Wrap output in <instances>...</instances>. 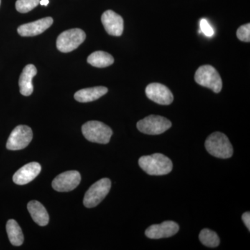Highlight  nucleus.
I'll return each instance as SVG.
<instances>
[{
    "mask_svg": "<svg viewBox=\"0 0 250 250\" xmlns=\"http://www.w3.org/2000/svg\"><path fill=\"white\" fill-rule=\"evenodd\" d=\"M33 139L32 130L26 125H18L10 134L6 143L9 150H20L29 146Z\"/></svg>",
    "mask_w": 250,
    "mask_h": 250,
    "instance_id": "obj_8",
    "label": "nucleus"
},
{
    "mask_svg": "<svg viewBox=\"0 0 250 250\" xmlns=\"http://www.w3.org/2000/svg\"><path fill=\"white\" fill-rule=\"evenodd\" d=\"M237 37L243 42H250V23L242 25L238 28L236 32Z\"/></svg>",
    "mask_w": 250,
    "mask_h": 250,
    "instance_id": "obj_22",
    "label": "nucleus"
},
{
    "mask_svg": "<svg viewBox=\"0 0 250 250\" xmlns=\"http://www.w3.org/2000/svg\"><path fill=\"white\" fill-rule=\"evenodd\" d=\"M53 24V19L51 17L42 18L34 22L22 24L18 28V32L21 36L30 37L42 34Z\"/></svg>",
    "mask_w": 250,
    "mask_h": 250,
    "instance_id": "obj_13",
    "label": "nucleus"
},
{
    "mask_svg": "<svg viewBox=\"0 0 250 250\" xmlns=\"http://www.w3.org/2000/svg\"><path fill=\"white\" fill-rule=\"evenodd\" d=\"M80 182L81 175L78 171H67L54 179L52 187L58 192H69L76 188Z\"/></svg>",
    "mask_w": 250,
    "mask_h": 250,
    "instance_id": "obj_9",
    "label": "nucleus"
},
{
    "mask_svg": "<svg viewBox=\"0 0 250 250\" xmlns=\"http://www.w3.org/2000/svg\"><path fill=\"white\" fill-rule=\"evenodd\" d=\"M172 126V123L167 118L151 115L138 122L137 128L143 134L159 135L165 132Z\"/></svg>",
    "mask_w": 250,
    "mask_h": 250,
    "instance_id": "obj_7",
    "label": "nucleus"
},
{
    "mask_svg": "<svg viewBox=\"0 0 250 250\" xmlns=\"http://www.w3.org/2000/svg\"><path fill=\"white\" fill-rule=\"evenodd\" d=\"M139 164L142 170L149 175H165L170 173L173 167L172 161L159 153L141 156Z\"/></svg>",
    "mask_w": 250,
    "mask_h": 250,
    "instance_id": "obj_1",
    "label": "nucleus"
},
{
    "mask_svg": "<svg viewBox=\"0 0 250 250\" xmlns=\"http://www.w3.org/2000/svg\"><path fill=\"white\" fill-rule=\"evenodd\" d=\"M37 74L35 65L29 64L23 69L22 74L20 77V92L24 96H29L34 91L32 80Z\"/></svg>",
    "mask_w": 250,
    "mask_h": 250,
    "instance_id": "obj_15",
    "label": "nucleus"
},
{
    "mask_svg": "<svg viewBox=\"0 0 250 250\" xmlns=\"http://www.w3.org/2000/svg\"><path fill=\"white\" fill-rule=\"evenodd\" d=\"M205 147L210 154L220 159H229L233 155L232 146L228 136L218 131L207 138Z\"/></svg>",
    "mask_w": 250,
    "mask_h": 250,
    "instance_id": "obj_2",
    "label": "nucleus"
},
{
    "mask_svg": "<svg viewBox=\"0 0 250 250\" xmlns=\"http://www.w3.org/2000/svg\"><path fill=\"white\" fill-rule=\"evenodd\" d=\"M85 34L81 29H71L62 33L57 40V47L63 53L75 50L85 41Z\"/></svg>",
    "mask_w": 250,
    "mask_h": 250,
    "instance_id": "obj_6",
    "label": "nucleus"
},
{
    "mask_svg": "<svg viewBox=\"0 0 250 250\" xmlns=\"http://www.w3.org/2000/svg\"><path fill=\"white\" fill-rule=\"evenodd\" d=\"M108 88L104 86H96L78 90L75 94V99L80 103H86L95 101L107 93Z\"/></svg>",
    "mask_w": 250,
    "mask_h": 250,
    "instance_id": "obj_16",
    "label": "nucleus"
},
{
    "mask_svg": "<svg viewBox=\"0 0 250 250\" xmlns=\"http://www.w3.org/2000/svg\"><path fill=\"white\" fill-rule=\"evenodd\" d=\"M49 0H41L40 4L42 6H47L49 4Z\"/></svg>",
    "mask_w": 250,
    "mask_h": 250,
    "instance_id": "obj_25",
    "label": "nucleus"
},
{
    "mask_svg": "<svg viewBox=\"0 0 250 250\" xmlns=\"http://www.w3.org/2000/svg\"><path fill=\"white\" fill-rule=\"evenodd\" d=\"M28 210L33 220L40 226H46L49 223V215L44 206L40 202L33 200L27 205Z\"/></svg>",
    "mask_w": 250,
    "mask_h": 250,
    "instance_id": "obj_17",
    "label": "nucleus"
},
{
    "mask_svg": "<svg viewBox=\"0 0 250 250\" xmlns=\"http://www.w3.org/2000/svg\"><path fill=\"white\" fill-rule=\"evenodd\" d=\"M39 4L40 0H17L16 8L18 12L26 14L35 9Z\"/></svg>",
    "mask_w": 250,
    "mask_h": 250,
    "instance_id": "obj_21",
    "label": "nucleus"
},
{
    "mask_svg": "<svg viewBox=\"0 0 250 250\" xmlns=\"http://www.w3.org/2000/svg\"><path fill=\"white\" fill-rule=\"evenodd\" d=\"M242 220L245 223L248 229L250 230V212H246L242 215Z\"/></svg>",
    "mask_w": 250,
    "mask_h": 250,
    "instance_id": "obj_24",
    "label": "nucleus"
},
{
    "mask_svg": "<svg viewBox=\"0 0 250 250\" xmlns=\"http://www.w3.org/2000/svg\"><path fill=\"white\" fill-rule=\"evenodd\" d=\"M200 31L203 33L205 36L210 37L214 34V31L213 28L210 25L209 23L206 19H202L200 21Z\"/></svg>",
    "mask_w": 250,
    "mask_h": 250,
    "instance_id": "obj_23",
    "label": "nucleus"
},
{
    "mask_svg": "<svg viewBox=\"0 0 250 250\" xmlns=\"http://www.w3.org/2000/svg\"><path fill=\"white\" fill-rule=\"evenodd\" d=\"M199 239L204 246L208 248H216L220 245V238L218 234L208 229L202 230Z\"/></svg>",
    "mask_w": 250,
    "mask_h": 250,
    "instance_id": "obj_20",
    "label": "nucleus"
},
{
    "mask_svg": "<svg viewBox=\"0 0 250 250\" xmlns=\"http://www.w3.org/2000/svg\"><path fill=\"white\" fill-rule=\"evenodd\" d=\"M111 187V182L108 178L102 179L95 182L85 192L83 205L87 208L96 207L108 195Z\"/></svg>",
    "mask_w": 250,
    "mask_h": 250,
    "instance_id": "obj_5",
    "label": "nucleus"
},
{
    "mask_svg": "<svg viewBox=\"0 0 250 250\" xmlns=\"http://www.w3.org/2000/svg\"><path fill=\"white\" fill-rule=\"evenodd\" d=\"M146 95L149 100L161 105H169L173 102L172 92L166 85L159 83H150L146 87Z\"/></svg>",
    "mask_w": 250,
    "mask_h": 250,
    "instance_id": "obj_10",
    "label": "nucleus"
},
{
    "mask_svg": "<svg viewBox=\"0 0 250 250\" xmlns=\"http://www.w3.org/2000/svg\"><path fill=\"white\" fill-rule=\"evenodd\" d=\"M82 130L88 141L100 144H107L113 135L111 128L100 121L87 122L82 126Z\"/></svg>",
    "mask_w": 250,
    "mask_h": 250,
    "instance_id": "obj_3",
    "label": "nucleus"
},
{
    "mask_svg": "<svg viewBox=\"0 0 250 250\" xmlns=\"http://www.w3.org/2000/svg\"><path fill=\"white\" fill-rule=\"evenodd\" d=\"M178 224L173 221H165L160 225H151L146 229V235L151 239L169 238L178 232Z\"/></svg>",
    "mask_w": 250,
    "mask_h": 250,
    "instance_id": "obj_12",
    "label": "nucleus"
},
{
    "mask_svg": "<svg viewBox=\"0 0 250 250\" xmlns=\"http://www.w3.org/2000/svg\"><path fill=\"white\" fill-rule=\"evenodd\" d=\"M6 232L11 244L14 246H22L24 242V235L22 229L15 220H9L6 223Z\"/></svg>",
    "mask_w": 250,
    "mask_h": 250,
    "instance_id": "obj_18",
    "label": "nucleus"
},
{
    "mask_svg": "<svg viewBox=\"0 0 250 250\" xmlns=\"http://www.w3.org/2000/svg\"><path fill=\"white\" fill-rule=\"evenodd\" d=\"M0 4H1V0H0Z\"/></svg>",
    "mask_w": 250,
    "mask_h": 250,
    "instance_id": "obj_26",
    "label": "nucleus"
},
{
    "mask_svg": "<svg viewBox=\"0 0 250 250\" xmlns=\"http://www.w3.org/2000/svg\"><path fill=\"white\" fill-rule=\"evenodd\" d=\"M41 171V166L39 163H29L23 166L14 174L13 180L18 185H25L39 175Z\"/></svg>",
    "mask_w": 250,
    "mask_h": 250,
    "instance_id": "obj_14",
    "label": "nucleus"
},
{
    "mask_svg": "<svg viewBox=\"0 0 250 250\" xmlns=\"http://www.w3.org/2000/svg\"><path fill=\"white\" fill-rule=\"evenodd\" d=\"M195 80L199 85L210 88L215 93H220L223 88V82L220 74L210 65L199 67L195 72Z\"/></svg>",
    "mask_w": 250,
    "mask_h": 250,
    "instance_id": "obj_4",
    "label": "nucleus"
},
{
    "mask_svg": "<svg viewBox=\"0 0 250 250\" xmlns=\"http://www.w3.org/2000/svg\"><path fill=\"white\" fill-rule=\"evenodd\" d=\"M105 30L109 35L121 36L124 30V21L120 15L111 10L105 11L101 18Z\"/></svg>",
    "mask_w": 250,
    "mask_h": 250,
    "instance_id": "obj_11",
    "label": "nucleus"
},
{
    "mask_svg": "<svg viewBox=\"0 0 250 250\" xmlns=\"http://www.w3.org/2000/svg\"><path fill=\"white\" fill-rule=\"evenodd\" d=\"M87 62L94 67H106L110 66L114 62V59L107 52L97 51L90 54Z\"/></svg>",
    "mask_w": 250,
    "mask_h": 250,
    "instance_id": "obj_19",
    "label": "nucleus"
}]
</instances>
